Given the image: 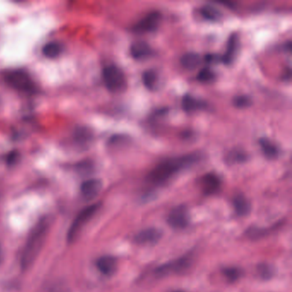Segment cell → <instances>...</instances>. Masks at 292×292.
Wrapping results in <instances>:
<instances>
[{
	"mask_svg": "<svg viewBox=\"0 0 292 292\" xmlns=\"http://www.w3.org/2000/svg\"><path fill=\"white\" fill-rule=\"evenodd\" d=\"M260 148L262 151L263 154L268 158L274 160L279 157V150L276 145L271 142L270 140L267 138H261L259 141Z\"/></svg>",
	"mask_w": 292,
	"mask_h": 292,
	"instance_id": "cell-18",
	"label": "cell"
},
{
	"mask_svg": "<svg viewBox=\"0 0 292 292\" xmlns=\"http://www.w3.org/2000/svg\"><path fill=\"white\" fill-rule=\"evenodd\" d=\"M48 229L49 221L44 218L36 224L30 232L21 255L20 264L22 270H27L35 262L45 243Z\"/></svg>",
	"mask_w": 292,
	"mask_h": 292,
	"instance_id": "cell-2",
	"label": "cell"
},
{
	"mask_svg": "<svg viewBox=\"0 0 292 292\" xmlns=\"http://www.w3.org/2000/svg\"><path fill=\"white\" fill-rule=\"evenodd\" d=\"M215 79V74L209 68H204L202 70H200L197 75V80L200 81L201 83H211Z\"/></svg>",
	"mask_w": 292,
	"mask_h": 292,
	"instance_id": "cell-24",
	"label": "cell"
},
{
	"mask_svg": "<svg viewBox=\"0 0 292 292\" xmlns=\"http://www.w3.org/2000/svg\"><path fill=\"white\" fill-rule=\"evenodd\" d=\"M225 276L231 282L236 281L241 276V271L238 268H228L223 270Z\"/></svg>",
	"mask_w": 292,
	"mask_h": 292,
	"instance_id": "cell-25",
	"label": "cell"
},
{
	"mask_svg": "<svg viewBox=\"0 0 292 292\" xmlns=\"http://www.w3.org/2000/svg\"><path fill=\"white\" fill-rule=\"evenodd\" d=\"M6 82L13 89L21 91H30L33 89V82L30 75L22 70H12L5 76Z\"/></svg>",
	"mask_w": 292,
	"mask_h": 292,
	"instance_id": "cell-6",
	"label": "cell"
},
{
	"mask_svg": "<svg viewBox=\"0 0 292 292\" xmlns=\"http://www.w3.org/2000/svg\"><path fill=\"white\" fill-rule=\"evenodd\" d=\"M191 264V256H182L177 260L165 263L155 269L156 275L167 276L172 274H180L187 270Z\"/></svg>",
	"mask_w": 292,
	"mask_h": 292,
	"instance_id": "cell-5",
	"label": "cell"
},
{
	"mask_svg": "<svg viewBox=\"0 0 292 292\" xmlns=\"http://www.w3.org/2000/svg\"><path fill=\"white\" fill-rule=\"evenodd\" d=\"M200 14L205 20L210 22H218L222 17V13L219 9L215 8V6L206 5L201 7Z\"/></svg>",
	"mask_w": 292,
	"mask_h": 292,
	"instance_id": "cell-19",
	"label": "cell"
},
{
	"mask_svg": "<svg viewBox=\"0 0 292 292\" xmlns=\"http://www.w3.org/2000/svg\"><path fill=\"white\" fill-rule=\"evenodd\" d=\"M75 139L81 145H89L93 140V133L90 129L85 127H81L75 132Z\"/></svg>",
	"mask_w": 292,
	"mask_h": 292,
	"instance_id": "cell-21",
	"label": "cell"
},
{
	"mask_svg": "<svg viewBox=\"0 0 292 292\" xmlns=\"http://www.w3.org/2000/svg\"><path fill=\"white\" fill-rule=\"evenodd\" d=\"M233 206L234 209L239 216H246L251 210L250 202L243 195H237L234 197Z\"/></svg>",
	"mask_w": 292,
	"mask_h": 292,
	"instance_id": "cell-16",
	"label": "cell"
},
{
	"mask_svg": "<svg viewBox=\"0 0 292 292\" xmlns=\"http://www.w3.org/2000/svg\"><path fill=\"white\" fill-rule=\"evenodd\" d=\"M98 270L107 276L113 275L117 269V260L113 256H102L96 261Z\"/></svg>",
	"mask_w": 292,
	"mask_h": 292,
	"instance_id": "cell-13",
	"label": "cell"
},
{
	"mask_svg": "<svg viewBox=\"0 0 292 292\" xmlns=\"http://www.w3.org/2000/svg\"><path fill=\"white\" fill-rule=\"evenodd\" d=\"M61 51V45L57 42H49L42 48V54L47 59H56L60 55Z\"/></svg>",
	"mask_w": 292,
	"mask_h": 292,
	"instance_id": "cell-22",
	"label": "cell"
},
{
	"mask_svg": "<svg viewBox=\"0 0 292 292\" xmlns=\"http://www.w3.org/2000/svg\"><path fill=\"white\" fill-rule=\"evenodd\" d=\"M201 158L202 154L197 152L168 158L158 164L154 169L151 171L148 176V181L153 184H162L180 172L198 163Z\"/></svg>",
	"mask_w": 292,
	"mask_h": 292,
	"instance_id": "cell-1",
	"label": "cell"
},
{
	"mask_svg": "<svg viewBox=\"0 0 292 292\" xmlns=\"http://www.w3.org/2000/svg\"><path fill=\"white\" fill-rule=\"evenodd\" d=\"M245 158H246V156L242 151H236L231 155H230V160H234V161H237V162L244 161Z\"/></svg>",
	"mask_w": 292,
	"mask_h": 292,
	"instance_id": "cell-27",
	"label": "cell"
},
{
	"mask_svg": "<svg viewBox=\"0 0 292 292\" xmlns=\"http://www.w3.org/2000/svg\"><path fill=\"white\" fill-rule=\"evenodd\" d=\"M233 104L236 108H245L251 105V99L247 95H239L233 100Z\"/></svg>",
	"mask_w": 292,
	"mask_h": 292,
	"instance_id": "cell-26",
	"label": "cell"
},
{
	"mask_svg": "<svg viewBox=\"0 0 292 292\" xmlns=\"http://www.w3.org/2000/svg\"><path fill=\"white\" fill-rule=\"evenodd\" d=\"M180 63H181L182 67L185 68V69L194 70L201 65V58L198 54L191 51V52H187V54L182 55V58L180 59Z\"/></svg>",
	"mask_w": 292,
	"mask_h": 292,
	"instance_id": "cell-17",
	"label": "cell"
},
{
	"mask_svg": "<svg viewBox=\"0 0 292 292\" xmlns=\"http://www.w3.org/2000/svg\"><path fill=\"white\" fill-rule=\"evenodd\" d=\"M162 235L163 232L158 228H147L139 231L135 236L134 240L141 245H153L161 240Z\"/></svg>",
	"mask_w": 292,
	"mask_h": 292,
	"instance_id": "cell-9",
	"label": "cell"
},
{
	"mask_svg": "<svg viewBox=\"0 0 292 292\" xmlns=\"http://www.w3.org/2000/svg\"><path fill=\"white\" fill-rule=\"evenodd\" d=\"M17 155H18V154H17L16 152H15V153H11V154L9 155L8 163L13 164L16 158H17Z\"/></svg>",
	"mask_w": 292,
	"mask_h": 292,
	"instance_id": "cell-29",
	"label": "cell"
},
{
	"mask_svg": "<svg viewBox=\"0 0 292 292\" xmlns=\"http://www.w3.org/2000/svg\"><path fill=\"white\" fill-rule=\"evenodd\" d=\"M103 80L105 87L111 92H119L126 85V80L120 68L110 65L103 70Z\"/></svg>",
	"mask_w": 292,
	"mask_h": 292,
	"instance_id": "cell-4",
	"label": "cell"
},
{
	"mask_svg": "<svg viewBox=\"0 0 292 292\" xmlns=\"http://www.w3.org/2000/svg\"><path fill=\"white\" fill-rule=\"evenodd\" d=\"M142 81L145 87L149 90H155L158 87V75L154 70H148L145 71L142 75Z\"/></svg>",
	"mask_w": 292,
	"mask_h": 292,
	"instance_id": "cell-20",
	"label": "cell"
},
{
	"mask_svg": "<svg viewBox=\"0 0 292 292\" xmlns=\"http://www.w3.org/2000/svg\"><path fill=\"white\" fill-rule=\"evenodd\" d=\"M162 16L160 11H152L147 16L141 19L137 24H135L133 30L136 33L145 34V33L154 32L158 30V26L161 24Z\"/></svg>",
	"mask_w": 292,
	"mask_h": 292,
	"instance_id": "cell-8",
	"label": "cell"
},
{
	"mask_svg": "<svg viewBox=\"0 0 292 292\" xmlns=\"http://www.w3.org/2000/svg\"><path fill=\"white\" fill-rule=\"evenodd\" d=\"M220 177L215 173H207L201 178V188L205 195H213L220 190Z\"/></svg>",
	"mask_w": 292,
	"mask_h": 292,
	"instance_id": "cell-11",
	"label": "cell"
},
{
	"mask_svg": "<svg viewBox=\"0 0 292 292\" xmlns=\"http://www.w3.org/2000/svg\"><path fill=\"white\" fill-rule=\"evenodd\" d=\"M99 207H100L99 203L92 204L78 214L68 231L67 239L69 243H73L75 239L77 238L83 228L86 225L89 220H91L92 218L94 217V215H96V213L99 211Z\"/></svg>",
	"mask_w": 292,
	"mask_h": 292,
	"instance_id": "cell-3",
	"label": "cell"
},
{
	"mask_svg": "<svg viewBox=\"0 0 292 292\" xmlns=\"http://www.w3.org/2000/svg\"><path fill=\"white\" fill-rule=\"evenodd\" d=\"M239 47V39L237 35H231L228 40L227 47L224 56L221 58L223 63L225 65H230L236 58V52Z\"/></svg>",
	"mask_w": 292,
	"mask_h": 292,
	"instance_id": "cell-12",
	"label": "cell"
},
{
	"mask_svg": "<svg viewBox=\"0 0 292 292\" xmlns=\"http://www.w3.org/2000/svg\"><path fill=\"white\" fill-rule=\"evenodd\" d=\"M0 261H1V249H0Z\"/></svg>",
	"mask_w": 292,
	"mask_h": 292,
	"instance_id": "cell-30",
	"label": "cell"
},
{
	"mask_svg": "<svg viewBox=\"0 0 292 292\" xmlns=\"http://www.w3.org/2000/svg\"><path fill=\"white\" fill-rule=\"evenodd\" d=\"M130 54L137 60L148 59L152 54V49L148 43L144 41H137L130 46Z\"/></svg>",
	"mask_w": 292,
	"mask_h": 292,
	"instance_id": "cell-14",
	"label": "cell"
},
{
	"mask_svg": "<svg viewBox=\"0 0 292 292\" xmlns=\"http://www.w3.org/2000/svg\"><path fill=\"white\" fill-rule=\"evenodd\" d=\"M206 107L205 102L194 98L191 95H185L182 99V108L185 112L193 113L196 111L203 110Z\"/></svg>",
	"mask_w": 292,
	"mask_h": 292,
	"instance_id": "cell-15",
	"label": "cell"
},
{
	"mask_svg": "<svg viewBox=\"0 0 292 292\" xmlns=\"http://www.w3.org/2000/svg\"><path fill=\"white\" fill-rule=\"evenodd\" d=\"M218 59H220V58L215 55V54H207L206 57H205V60H206L207 63H214V62H217Z\"/></svg>",
	"mask_w": 292,
	"mask_h": 292,
	"instance_id": "cell-28",
	"label": "cell"
},
{
	"mask_svg": "<svg viewBox=\"0 0 292 292\" xmlns=\"http://www.w3.org/2000/svg\"><path fill=\"white\" fill-rule=\"evenodd\" d=\"M174 292H183V291H174Z\"/></svg>",
	"mask_w": 292,
	"mask_h": 292,
	"instance_id": "cell-31",
	"label": "cell"
},
{
	"mask_svg": "<svg viewBox=\"0 0 292 292\" xmlns=\"http://www.w3.org/2000/svg\"><path fill=\"white\" fill-rule=\"evenodd\" d=\"M103 184L100 180L95 178L87 180L85 182H83L81 186V193L87 200H92L100 193Z\"/></svg>",
	"mask_w": 292,
	"mask_h": 292,
	"instance_id": "cell-10",
	"label": "cell"
},
{
	"mask_svg": "<svg viewBox=\"0 0 292 292\" xmlns=\"http://www.w3.org/2000/svg\"><path fill=\"white\" fill-rule=\"evenodd\" d=\"M167 223L177 230H182L190 224V213L184 205L176 206L169 213Z\"/></svg>",
	"mask_w": 292,
	"mask_h": 292,
	"instance_id": "cell-7",
	"label": "cell"
},
{
	"mask_svg": "<svg viewBox=\"0 0 292 292\" xmlns=\"http://www.w3.org/2000/svg\"><path fill=\"white\" fill-rule=\"evenodd\" d=\"M257 272L259 276L264 280L272 279V277L274 276V268L268 264H260L258 266Z\"/></svg>",
	"mask_w": 292,
	"mask_h": 292,
	"instance_id": "cell-23",
	"label": "cell"
}]
</instances>
